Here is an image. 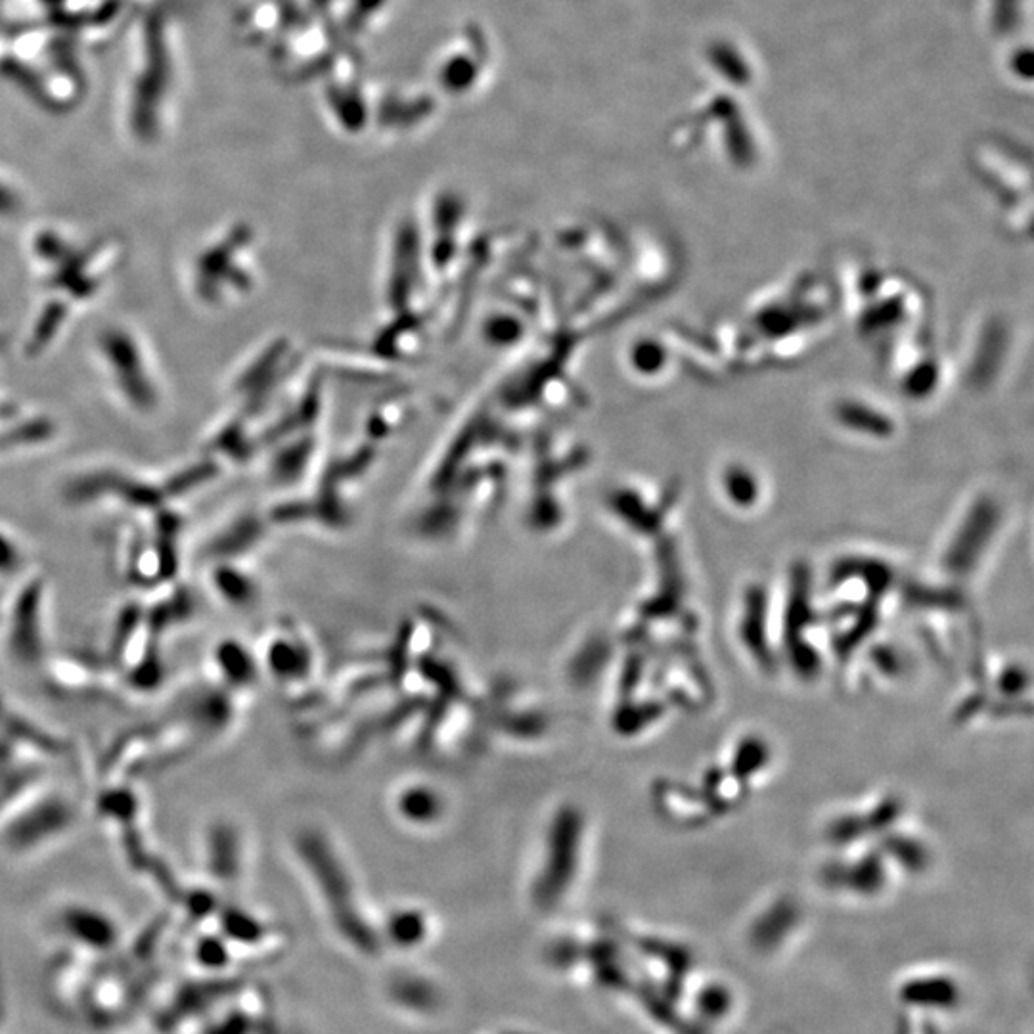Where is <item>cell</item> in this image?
<instances>
[{
  "label": "cell",
  "mask_w": 1034,
  "mask_h": 1034,
  "mask_svg": "<svg viewBox=\"0 0 1034 1034\" xmlns=\"http://www.w3.org/2000/svg\"><path fill=\"white\" fill-rule=\"evenodd\" d=\"M215 665L219 675L225 678L228 684L244 686L253 678V661L249 659L248 652L240 646V642H219L215 650Z\"/></svg>",
  "instance_id": "obj_3"
},
{
  "label": "cell",
  "mask_w": 1034,
  "mask_h": 1034,
  "mask_svg": "<svg viewBox=\"0 0 1034 1034\" xmlns=\"http://www.w3.org/2000/svg\"><path fill=\"white\" fill-rule=\"evenodd\" d=\"M60 925L66 935H71L77 943L85 945H98L113 941V935H117V925L112 918L89 904L81 906H68L60 914Z\"/></svg>",
  "instance_id": "obj_2"
},
{
  "label": "cell",
  "mask_w": 1034,
  "mask_h": 1034,
  "mask_svg": "<svg viewBox=\"0 0 1034 1034\" xmlns=\"http://www.w3.org/2000/svg\"><path fill=\"white\" fill-rule=\"evenodd\" d=\"M75 822V810L68 797L54 793L46 795L33 805L23 816L16 818L12 828L6 830L4 847L14 853H29L43 845L48 839H56L71 830Z\"/></svg>",
  "instance_id": "obj_1"
}]
</instances>
